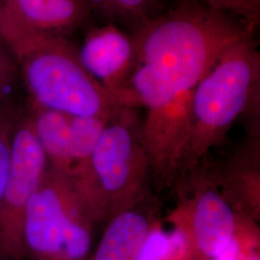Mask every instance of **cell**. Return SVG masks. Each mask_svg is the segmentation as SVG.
<instances>
[{
	"instance_id": "cell-10",
	"label": "cell",
	"mask_w": 260,
	"mask_h": 260,
	"mask_svg": "<svg viewBox=\"0 0 260 260\" xmlns=\"http://www.w3.org/2000/svg\"><path fill=\"white\" fill-rule=\"evenodd\" d=\"M25 107L47 159L50 158L63 175L71 166L72 116L41 107L29 101Z\"/></svg>"
},
{
	"instance_id": "cell-14",
	"label": "cell",
	"mask_w": 260,
	"mask_h": 260,
	"mask_svg": "<svg viewBox=\"0 0 260 260\" xmlns=\"http://www.w3.org/2000/svg\"><path fill=\"white\" fill-rule=\"evenodd\" d=\"M104 128L105 120L102 118L72 116L71 165L90 158Z\"/></svg>"
},
{
	"instance_id": "cell-4",
	"label": "cell",
	"mask_w": 260,
	"mask_h": 260,
	"mask_svg": "<svg viewBox=\"0 0 260 260\" xmlns=\"http://www.w3.org/2000/svg\"><path fill=\"white\" fill-rule=\"evenodd\" d=\"M260 56L251 35L229 47L196 86L191 101L200 125L220 129L246 108L259 76Z\"/></svg>"
},
{
	"instance_id": "cell-2",
	"label": "cell",
	"mask_w": 260,
	"mask_h": 260,
	"mask_svg": "<svg viewBox=\"0 0 260 260\" xmlns=\"http://www.w3.org/2000/svg\"><path fill=\"white\" fill-rule=\"evenodd\" d=\"M15 57L29 102L74 117L106 119L117 96L82 65L67 38L35 36L6 45Z\"/></svg>"
},
{
	"instance_id": "cell-5",
	"label": "cell",
	"mask_w": 260,
	"mask_h": 260,
	"mask_svg": "<svg viewBox=\"0 0 260 260\" xmlns=\"http://www.w3.org/2000/svg\"><path fill=\"white\" fill-rule=\"evenodd\" d=\"M47 170V155L24 105L13 139L9 176L0 198V260L24 257L26 209Z\"/></svg>"
},
{
	"instance_id": "cell-21",
	"label": "cell",
	"mask_w": 260,
	"mask_h": 260,
	"mask_svg": "<svg viewBox=\"0 0 260 260\" xmlns=\"http://www.w3.org/2000/svg\"><path fill=\"white\" fill-rule=\"evenodd\" d=\"M250 260H258V258H256V257H252V258H251Z\"/></svg>"
},
{
	"instance_id": "cell-9",
	"label": "cell",
	"mask_w": 260,
	"mask_h": 260,
	"mask_svg": "<svg viewBox=\"0 0 260 260\" xmlns=\"http://www.w3.org/2000/svg\"><path fill=\"white\" fill-rule=\"evenodd\" d=\"M234 215L222 197L213 191L202 196L196 206L194 230L199 247L216 257L233 240Z\"/></svg>"
},
{
	"instance_id": "cell-3",
	"label": "cell",
	"mask_w": 260,
	"mask_h": 260,
	"mask_svg": "<svg viewBox=\"0 0 260 260\" xmlns=\"http://www.w3.org/2000/svg\"><path fill=\"white\" fill-rule=\"evenodd\" d=\"M75 198L64 175L49 171L32 195L23 224L24 256H61L76 260L90 247V236L78 219Z\"/></svg>"
},
{
	"instance_id": "cell-18",
	"label": "cell",
	"mask_w": 260,
	"mask_h": 260,
	"mask_svg": "<svg viewBox=\"0 0 260 260\" xmlns=\"http://www.w3.org/2000/svg\"><path fill=\"white\" fill-rule=\"evenodd\" d=\"M169 242V251L170 253L173 252H178L182 251L186 248L187 245V238L185 234L181 231H176L172 233L170 237H168Z\"/></svg>"
},
{
	"instance_id": "cell-22",
	"label": "cell",
	"mask_w": 260,
	"mask_h": 260,
	"mask_svg": "<svg viewBox=\"0 0 260 260\" xmlns=\"http://www.w3.org/2000/svg\"><path fill=\"white\" fill-rule=\"evenodd\" d=\"M86 1H87V0H86Z\"/></svg>"
},
{
	"instance_id": "cell-19",
	"label": "cell",
	"mask_w": 260,
	"mask_h": 260,
	"mask_svg": "<svg viewBox=\"0 0 260 260\" xmlns=\"http://www.w3.org/2000/svg\"><path fill=\"white\" fill-rule=\"evenodd\" d=\"M238 251V243L233 239V241L228 245V247L218 256H216V260H236Z\"/></svg>"
},
{
	"instance_id": "cell-7",
	"label": "cell",
	"mask_w": 260,
	"mask_h": 260,
	"mask_svg": "<svg viewBox=\"0 0 260 260\" xmlns=\"http://www.w3.org/2000/svg\"><path fill=\"white\" fill-rule=\"evenodd\" d=\"M77 50L87 72L115 96L138 61L133 37L114 24L92 29Z\"/></svg>"
},
{
	"instance_id": "cell-17",
	"label": "cell",
	"mask_w": 260,
	"mask_h": 260,
	"mask_svg": "<svg viewBox=\"0 0 260 260\" xmlns=\"http://www.w3.org/2000/svg\"><path fill=\"white\" fill-rule=\"evenodd\" d=\"M169 254L168 236L161 232H152L141 245L135 260H164Z\"/></svg>"
},
{
	"instance_id": "cell-13",
	"label": "cell",
	"mask_w": 260,
	"mask_h": 260,
	"mask_svg": "<svg viewBox=\"0 0 260 260\" xmlns=\"http://www.w3.org/2000/svg\"><path fill=\"white\" fill-rule=\"evenodd\" d=\"M22 109L16 93L0 106V198L9 176L13 139Z\"/></svg>"
},
{
	"instance_id": "cell-6",
	"label": "cell",
	"mask_w": 260,
	"mask_h": 260,
	"mask_svg": "<svg viewBox=\"0 0 260 260\" xmlns=\"http://www.w3.org/2000/svg\"><path fill=\"white\" fill-rule=\"evenodd\" d=\"M91 15L86 0H4L0 39L5 45L35 36H66Z\"/></svg>"
},
{
	"instance_id": "cell-12",
	"label": "cell",
	"mask_w": 260,
	"mask_h": 260,
	"mask_svg": "<svg viewBox=\"0 0 260 260\" xmlns=\"http://www.w3.org/2000/svg\"><path fill=\"white\" fill-rule=\"evenodd\" d=\"M93 10L114 21L122 22L133 29L154 17L159 0H87Z\"/></svg>"
},
{
	"instance_id": "cell-15",
	"label": "cell",
	"mask_w": 260,
	"mask_h": 260,
	"mask_svg": "<svg viewBox=\"0 0 260 260\" xmlns=\"http://www.w3.org/2000/svg\"><path fill=\"white\" fill-rule=\"evenodd\" d=\"M202 3L240 22L251 31L259 20L260 0H203Z\"/></svg>"
},
{
	"instance_id": "cell-20",
	"label": "cell",
	"mask_w": 260,
	"mask_h": 260,
	"mask_svg": "<svg viewBox=\"0 0 260 260\" xmlns=\"http://www.w3.org/2000/svg\"><path fill=\"white\" fill-rule=\"evenodd\" d=\"M3 1H4V0H0V8H1V6H2V3H3Z\"/></svg>"
},
{
	"instance_id": "cell-1",
	"label": "cell",
	"mask_w": 260,
	"mask_h": 260,
	"mask_svg": "<svg viewBox=\"0 0 260 260\" xmlns=\"http://www.w3.org/2000/svg\"><path fill=\"white\" fill-rule=\"evenodd\" d=\"M251 30L240 22L187 0L133 29L137 65L130 84L140 102L164 110L195 89L223 52Z\"/></svg>"
},
{
	"instance_id": "cell-8",
	"label": "cell",
	"mask_w": 260,
	"mask_h": 260,
	"mask_svg": "<svg viewBox=\"0 0 260 260\" xmlns=\"http://www.w3.org/2000/svg\"><path fill=\"white\" fill-rule=\"evenodd\" d=\"M132 156L128 130L121 124H113L105 126L89 159L103 187L117 191L128 180Z\"/></svg>"
},
{
	"instance_id": "cell-11",
	"label": "cell",
	"mask_w": 260,
	"mask_h": 260,
	"mask_svg": "<svg viewBox=\"0 0 260 260\" xmlns=\"http://www.w3.org/2000/svg\"><path fill=\"white\" fill-rule=\"evenodd\" d=\"M148 234V223L143 216L121 214L105 232L94 260H128Z\"/></svg>"
},
{
	"instance_id": "cell-16",
	"label": "cell",
	"mask_w": 260,
	"mask_h": 260,
	"mask_svg": "<svg viewBox=\"0 0 260 260\" xmlns=\"http://www.w3.org/2000/svg\"><path fill=\"white\" fill-rule=\"evenodd\" d=\"M19 77V67L9 48L0 39V106L12 96Z\"/></svg>"
}]
</instances>
